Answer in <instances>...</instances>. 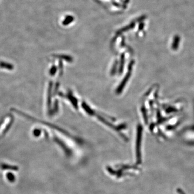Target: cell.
<instances>
[{
  "label": "cell",
  "mask_w": 194,
  "mask_h": 194,
  "mask_svg": "<svg viewBox=\"0 0 194 194\" xmlns=\"http://www.w3.org/2000/svg\"><path fill=\"white\" fill-rule=\"evenodd\" d=\"M179 41H180V37H179V36L176 35L175 36L174 38V41L173 42H172V48L174 49H177L178 45H179Z\"/></svg>",
  "instance_id": "6da1fadb"
},
{
  "label": "cell",
  "mask_w": 194,
  "mask_h": 194,
  "mask_svg": "<svg viewBox=\"0 0 194 194\" xmlns=\"http://www.w3.org/2000/svg\"><path fill=\"white\" fill-rule=\"evenodd\" d=\"M6 176L7 178H8V179L10 182H14V180H15V176H14V174H12L9 173L6 175Z\"/></svg>",
  "instance_id": "7a4b0ae2"
}]
</instances>
